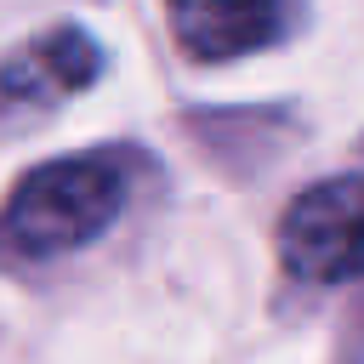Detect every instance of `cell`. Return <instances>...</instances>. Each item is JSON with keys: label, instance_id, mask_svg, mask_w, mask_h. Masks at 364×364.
I'll return each instance as SVG.
<instances>
[{"label": "cell", "instance_id": "cell-4", "mask_svg": "<svg viewBox=\"0 0 364 364\" xmlns=\"http://www.w3.org/2000/svg\"><path fill=\"white\" fill-rule=\"evenodd\" d=\"M296 23V11L284 6H262V0H228V6H176L171 28L182 40L188 57L199 63H222V57H250L262 46H273L284 28Z\"/></svg>", "mask_w": 364, "mask_h": 364}, {"label": "cell", "instance_id": "cell-1", "mask_svg": "<svg viewBox=\"0 0 364 364\" xmlns=\"http://www.w3.org/2000/svg\"><path fill=\"white\" fill-rule=\"evenodd\" d=\"M131 176H136V159L125 148L63 154L51 165H34L0 205V256L46 262L91 245L125 210Z\"/></svg>", "mask_w": 364, "mask_h": 364}, {"label": "cell", "instance_id": "cell-3", "mask_svg": "<svg viewBox=\"0 0 364 364\" xmlns=\"http://www.w3.org/2000/svg\"><path fill=\"white\" fill-rule=\"evenodd\" d=\"M97 74H102V46L85 28L57 23V28H40L34 40H23L0 63V102H11V108L63 102V97L85 91Z\"/></svg>", "mask_w": 364, "mask_h": 364}, {"label": "cell", "instance_id": "cell-2", "mask_svg": "<svg viewBox=\"0 0 364 364\" xmlns=\"http://www.w3.org/2000/svg\"><path fill=\"white\" fill-rule=\"evenodd\" d=\"M279 262L307 284L364 279V176L301 188L279 216Z\"/></svg>", "mask_w": 364, "mask_h": 364}]
</instances>
